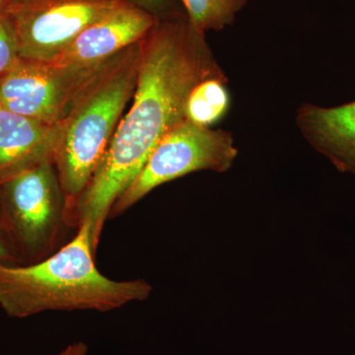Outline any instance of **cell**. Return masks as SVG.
<instances>
[{"instance_id":"cell-1","label":"cell","mask_w":355,"mask_h":355,"mask_svg":"<svg viewBox=\"0 0 355 355\" xmlns=\"http://www.w3.org/2000/svg\"><path fill=\"white\" fill-rule=\"evenodd\" d=\"M226 79L205 35L186 14L159 19L140 41L133 104L121 119L106 153L70 214V225L92 226L95 246L114 202L141 171L160 140L186 119L191 91L200 81Z\"/></svg>"},{"instance_id":"cell-2","label":"cell","mask_w":355,"mask_h":355,"mask_svg":"<svg viewBox=\"0 0 355 355\" xmlns=\"http://www.w3.org/2000/svg\"><path fill=\"white\" fill-rule=\"evenodd\" d=\"M92 226L83 222L69 243L44 260L25 265L0 263V307L11 318L51 311L120 309L150 296L144 279L114 280L95 263Z\"/></svg>"},{"instance_id":"cell-3","label":"cell","mask_w":355,"mask_h":355,"mask_svg":"<svg viewBox=\"0 0 355 355\" xmlns=\"http://www.w3.org/2000/svg\"><path fill=\"white\" fill-rule=\"evenodd\" d=\"M139 57L140 42L106 60L81 89L67 114L53 125V164L67 202L69 223L108 148L123 109L135 95Z\"/></svg>"},{"instance_id":"cell-4","label":"cell","mask_w":355,"mask_h":355,"mask_svg":"<svg viewBox=\"0 0 355 355\" xmlns=\"http://www.w3.org/2000/svg\"><path fill=\"white\" fill-rule=\"evenodd\" d=\"M0 230L22 265L44 260L58 249L67 228V202L53 163L0 184Z\"/></svg>"},{"instance_id":"cell-5","label":"cell","mask_w":355,"mask_h":355,"mask_svg":"<svg viewBox=\"0 0 355 355\" xmlns=\"http://www.w3.org/2000/svg\"><path fill=\"white\" fill-rule=\"evenodd\" d=\"M237 154L230 132L200 127L184 119L153 149L135 181L114 202L110 217L120 216L154 189L178 178L202 170L227 171Z\"/></svg>"},{"instance_id":"cell-6","label":"cell","mask_w":355,"mask_h":355,"mask_svg":"<svg viewBox=\"0 0 355 355\" xmlns=\"http://www.w3.org/2000/svg\"><path fill=\"white\" fill-rule=\"evenodd\" d=\"M127 0H14L10 16L20 58L51 62L84 29Z\"/></svg>"},{"instance_id":"cell-7","label":"cell","mask_w":355,"mask_h":355,"mask_svg":"<svg viewBox=\"0 0 355 355\" xmlns=\"http://www.w3.org/2000/svg\"><path fill=\"white\" fill-rule=\"evenodd\" d=\"M101 65L62 67L20 58L0 83V106L46 125H57Z\"/></svg>"},{"instance_id":"cell-8","label":"cell","mask_w":355,"mask_h":355,"mask_svg":"<svg viewBox=\"0 0 355 355\" xmlns=\"http://www.w3.org/2000/svg\"><path fill=\"white\" fill-rule=\"evenodd\" d=\"M157 21L155 16L127 0L88 26L49 62L62 67H98L141 41Z\"/></svg>"},{"instance_id":"cell-9","label":"cell","mask_w":355,"mask_h":355,"mask_svg":"<svg viewBox=\"0 0 355 355\" xmlns=\"http://www.w3.org/2000/svg\"><path fill=\"white\" fill-rule=\"evenodd\" d=\"M53 125L0 106V184L53 163Z\"/></svg>"},{"instance_id":"cell-10","label":"cell","mask_w":355,"mask_h":355,"mask_svg":"<svg viewBox=\"0 0 355 355\" xmlns=\"http://www.w3.org/2000/svg\"><path fill=\"white\" fill-rule=\"evenodd\" d=\"M297 123L311 146L338 171L355 175V101L333 108L305 105Z\"/></svg>"},{"instance_id":"cell-11","label":"cell","mask_w":355,"mask_h":355,"mask_svg":"<svg viewBox=\"0 0 355 355\" xmlns=\"http://www.w3.org/2000/svg\"><path fill=\"white\" fill-rule=\"evenodd\" d=\"M226 79L209 78L197 84L189 95L186 104V119L200 127L221 120L229 108V94L224 86Z\"/></svg>"},{"instance_id":"cell-12","label":"cell","mask_w":355,"mask_h":355,"mask_svg":"<svg viewBox=\"0 0 355 355\" xmlns=\"http://www.w3.org/2000/svg\"><path fill=\"white\" fill-rule=\"evenodd\" d=\"M189 22L196 31H220L235 21L247 0H179Z\"/></svg>"},{"instance_id":"cell-13","label":"cell","mask_w":355,"mask_h":355,"mask_svg":"<svg viewBox=\"0 0 355 355\" xmlns=\"http://www.w3.org/2000/svg\"><path fill=\"white\" fill-rule=\"evenodd\" d=\"M19 44L10 16L0 14V83L20 60Z\"/></svg>"},{"instance_id":"cell-14","label":"cell","mask_w":355,"mask_h":355,"mask_svg":"<svg viewBox=\"0 0 355 355\" xmlns=\"http://www.w3.org/2000/svg\"><path fill=\"white\" fill-rule=\"evenodd\" d=\"M133 6L144 9L157 19L173 17L184 13L179 0H128Z\"/></svg>"},{"instance_id":"cell-15","label":"cell","mask_w":355,"mask_h":355,"mask_svg":"<svg viewBox=\"0 0 355 355\" xmlns=\"http://www.w3.org/2000/svg\"><path fill=\"white\" fill-rule=\"evenodd\" d=\"M0 263L22 265L17 252L1 230H0Z\"/></svg>"},{"instance_id":"cell-16","label":"cell","mask_w":355,"mask_h":355,"mask_svg":"<svg viewBox=\"0 0 355 355\" xmlns=\"http://www.w3.org/2000/svg\"><path fill=\"white\" fill-rule=\"evenodd\" d=\"M88 347L84 343H76L65 347L58 355H87Z\"/></svg>"},{"instance_id":"cell-17","label":"cell","mask_w":355,"mask_h":355,"mask_svg":"<svg viewBox=\"0 0 355 355\" xmlns=\"http://www.w3.org/2000/svg\"><path fill=\"white\" fill-rule=\"evenodd\" d=\"M14 0H0V14L6 13Z\"/></svg>"},{"instance_id":"cell-18","label":"cell","mask_w":355,"mask_h":355,"mask_svg":"<svg viewBox=\"0 0 355 355\" xmlns=\"http://www.w3.org/2000/svg\"><path fill=\"white\" fill-rule=\"evenodd\" d=\"M0 218H1V214H0Z\"/></svg>"},{"instance_id":"cell-19","label":"cell","mask_w":355,"mask_h":355,"mask_svg":"<svg viewBox=\"0 0 355 355\" xmlns=\"http://www.w3.org/2000/svg\"><path fill=\"white\" fill-rule=\"evenodd\" d=\"M355 355V354H354Z\"/></svg>"}]
</instances>
